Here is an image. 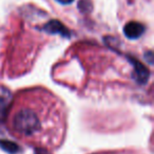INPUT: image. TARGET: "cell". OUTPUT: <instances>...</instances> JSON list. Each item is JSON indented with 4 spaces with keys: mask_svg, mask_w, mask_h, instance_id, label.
<instances>
[{
    "mask_svg": "<svg viewBox=\"0 0 154 154\" xmlns=\"http://www.w3.org/2000/svg\"><path fill=\"white\" fill-rule=\"evenodd\" d=\"M6 131L25 146L54 151L68 132V109L54 93L32 88L13 97L4 118Z\"/></svg>",
    "mask_w": 154,
    "mask_h": 154,
    "instance_id": "6da1fadb",
    "label": "cell"
},
{
    "mask_svg": "<svg viewBox=\"0 0 154 154\" xmlns=\"http://www.w3.org/2000/svg\"><path fill=\"white\" fill-rule=\"evenodd\" d=\"M42 29L44 32H49V34H58L62 37H66V38H69V37L71 36L70 31L58 20L49 21V22L42 27Z\"/></svg>",
    "mask_w": 154,
    "mask_h": 154,
    "instance_id": "7a4b0ae2",
    "label": "cell"
},
{
    "mask_svg": "<svg viewBox=\"0 0 154 154\" xmlns=\"http://www.w3.org/2000/svg\"><path fill=\"white\" fill-rule=\"evenodd\" d=\"M123 32L125 36L129 39H137L145 32V25H143L139 22L132 21L126 24L123 27Z\"/></svg>",
    "mask_w": 154,
    "mask_h": 154,
    "instance_id": "3957f363",
    "label": "cell"
},
{
    "mask_svg": "<svg viewBox=\"0 0 154 154\" xmlns=\"http://www.w3.org/2000/svg\"><path fill=\"white\" fill-rule=\"evenodd\" d=\"M93 154H144L138 152L136 150H113V151H103V152H97Z\"/></svg>",
    "mask_w": 154,
    "mask_h": 154,
    "instance_id": "277c9868",
    "label": "cell"
},
{
    "mask_svg": "<svg viewBox=\"0 0 154 154\" xmlns=\"http://www.w3.org/2000/svg\"><path fill=\"white\" fill-rule=\"evenodd\" d=\"M57 1L62 4H70V3H72L74 0H57Z\"/></svg>",
    "mask_w": 154,
    "mask_h": 154,
    "instance_id": "5b68a950",
    "label": "cell"
}]
</instances>
